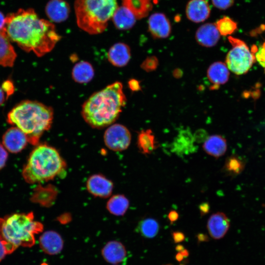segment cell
<instances>
[{
    "instance_id": "1",
    "label": "cell",
    "mask_w": 265,
    "mask_h": 265,
    "mask_svg": "<svg viewBox=\"0 0 265 265\" xmlns=\"http://www.w3.org/2000/svg\"><path fill=\"white\" fill-rule=\"evenodd\" d=\"M3 30L22 49L38 57L51 52L61 38L52 23L40 18L31 8L20 9L9 14Z\"/></svg>"
},
{
    "instance_id": "13",
    "label": "cell",
    "mask_w": 265,
    "mask_h": 265,
    "mask_svg": "<svg viewBox=\"0 0 265 265\" xmlns=\"http://www.w3.org/2000/svg\"><path fill=\"white\" fill-rule=\"evenodd\" d=\"M230 220L223 212H217L212 214L207 222V229L211 237L214 239L222 238L230 227Z\"/></svg>"
},
{
    "instance_id": "7",
    "label": "cell",
    "mask_w": 265,
    "mask_h": 265,
    "mask_svg": "<svg viewBox=\"0 0 265 265\" xmlns=\"http://www.w3.org/2000/svg\"><path fill=\"white\" fill-rule=\"evenodd\" d=\"M112 20L120 30L131 28L137 20L147 17L152 10V0H120Z\"/></svg>"
},
{
    "instance_id": "8",
    "label": "cell",
    "mask_w": 265,
    "mask_h": 265,
    "mask_svg": "<svg viewBox=\"0 0 265 265\" xmlns=\"http://www.w3.org/2000/svg\"><path fill=\"white\" fill-rule=\"evenodd\" d=\"M228 40L233 47L226 57L227 67L238 75L246 73L255 62V55L242 40L231 36Z\"/></svg>"
},
{
    "instance_id": "35",
    "label": "cell",
    "mask_w": 265,
    "mask_h": 265,
    "mask_svg": "<svg viewBox=\"0 0 265 265\" xmlns=\"http://www.w3.org/2000/svg\"><path fill=\"white\" fill-rule=\"evenodd\" d=\"M179 217L178 212L175 210L170 211L167 215L168 220L171 224L176 221Z\"/></svg>"
},
{
    "instance_id": "4",
    "label": "cell",
    "mask_w": 265,
    "mask_h": 265,
    "mask_svg": "<svg viewBox=\"0 0 265 265\" xmlns=\"http://www.w3.org/2000/svg\"><path fill=\"white\" fill-rule=\"evenodd\" d=\"M43 224L34 220L33 212L15 213L0 218V240L7 254L19 246L30 247L35 243L34 235L43 231Z\"/></svg>"
},
{
    "instance_id": "22",
    "label": "cell",
    "mask_w": 265,
    "mask_h": 265,
    "mask_svg": "<svg viewBox=\"0 0 265 265\" xmlns=\"http://www.w3.org/2000/svg\"><path fill=\"white\" fill-rule=\"evenodd\" d=\"M16 53L4 31H0V65L4 67L13 66Z\"/></svg>"
},
{
    "instance_id": "9",
    "label": "cell",
    "mask_w": 265,
    "mask_h": 265,
    "mask_svg": "<svg viewBox=\"0 0 265 265\" xmlns=\"http://www.w3.org/2000/svg\"><path fill=\"white\" fill-rule=\"evenodd\" d=\"M131 134L128 129L119 124L111 125L105 131L104 140L106 146L113 151L127 149L131 142Z\"/></svg>"
},
{
    "instance_id": "42",
    "label": "cell",
    "mask_w": 265,
    "mask_h": 265,
    "mask_svg": "<svg viewBox=\"0 0 265 265\" xmlns=\"http://www.w3.org/2000/svg\"><path fill=\"white\" fill-rule=\"evenodd\" d=\"M262 49L265 53V42L263 43V46L262 47Z\"/></svg>"
},
{
    "instance_id": "31",
    "label": "cell",
    "mask_w": 265,
    "mask_h": 265,
    "mask_svg": "<svg viewBox=\"0 0 265 265\" xmlns=\"http://www.w3.org/2000/svg\"><path fill=\"white\" fill-rule=\"evenodd\" d=\"M8 157V154L5 148L0 144V170L5 165Z\"/></svg>"
},
{
    "instance_id": "5",
    "label": "cell",
    "mask_w": 265,
    "mask_h": 265,
    "mask_svg": "<svg viewBox=\"0 0 265 265\" xmlns=\"http://www.w3.org/2000/svg\"><path fill=\"white\" fill-rule=\"evenodd\" d=\"M65 163L58 152L46 144L37 145L31 152L22 174L28 183L47 182L58 175Z\"/></svg>"
},
{
    "instance_id": "30",
    "label": "cell",
    "mask_w": 265,
    "mask_h": 265,
    "mask_svg": "<svg viewBox=\"0 0 265 265\" xmlns=\"http://www.w3.org/2000/svg\"><path fill=\"white\" fill-rule=\"evenodd\" d=\"M212 2L217 8L225 10L233 4L234 0H212Z\"/></svg>"
},
{
    "instance_id": "23",
    "label": "cell",
    "mask_w": 265,
    "mask_h": 265,
    "mask_svg": "<svg viewBox=\"0 0 265 265\" xmlns=\"http://www.w3.org/2000/svg\"><path fill=\"white\" fill-rule=\"evenodd\" d=\"M94 76V70L88 62L81 61L75 65L72 71L74 80L80 83L90 81Z\"/></svg>"
},
{
    "instance_id": "32",
    "label": "cell",
    "mask_w": 265,
    "mask_h": 265,
    "mask_svg": "<svg viewBox=\"0 0 265 265\" xmlns=\"http://www.w3.org/2000/svg\"><path fill=\"white\" fill-rule=\"evenodd\" d=\"M172 235L174 241L175 243L181 242L184 240L185 238V235L183 233L180 231L173 232L172 234Z\"/></svg>"
},
{
    "instance_id": "10",
    "label": "cell",
    "mask_w": 265,
    "mask_h": 265,
    "mask_svg": "<svg viewBox=\"0 0 265 265\" xmlns=\"http://www.w3.org/2000/svg\"><path fill=\"white\" fill-rule=\"evenodd\" d=\"M87 191L92 195L101 198H107L112 192L113 184L102 174H96L90 176L86 182Z\"/></svg>"
},
{
    "instance_id": "37",
    "label": "cell",
    "mask_w": 265,
    "mask_h": 265,
    "mask_svg": "<svg viewBox=\"0 0 265 265\" xmlns=\"http://www.w3.org/2000/svg\"><path fill=\"white\" fill-rule=\"evenodd\" d=\"M7 254L5 247L1 240H0V262Z\"/></svg>"
},
{
    "instance_id": "33",
    "label": "cell",
    "mask_w": 265,
    "mask_h": 265,
    "mask_svg": "<svg viewBox=\"0 0 265 265\" xmlns=\"http://www.w3.org/2000/svg\"><path fill=\"white\" fill-rule=\"evenodd\" d=\"M210 209V205L208 202H203L199 206V210L201 216L207 214L209 212Z\"/></svg>"
},
{
    "instance_id": "14",
    "label": "cell",
    "mask_w": 265,
    "mask_h": 265,
    "mask_svg": "<svg viewBox=\"0 0 265 265\" xmlns=\"http://www.w3.org/2000/svg\"><path fill=\"white\" fill-rule=\"evenodd\" d=\"M210 13V7L206 0H190L186 6V17L194 23L205 21L209 17Z\"/></svg>"
},
{
    "instance_id": "15",
    "label": "cell",
    "mask_w": 265,
    "mask_h": 265,
    "mask_svg": "<svg viewBox=\"0 0 265 265\" xmlns=\"http://www.w3.org/2000/svg\"><path fill=\"white\" fill-rule=\"evenodd\" d=\"M63 240L56 232L48 231L39 238V245L42 251L50 255H56L63 248Z\"/></svg>"
},
{
    "instance_id": "12",
    "label": "cell",
    "mask_w": 265,
    "mask_h": 265,
    "mask_svg": "<svg viewBox=\"0 0 265 265\" xmlns=\"http://www.w3.org/2000/svg\"><path fill=\"white\" fill-rule=\"evenodd\" d=\"M27 142L26 135L17 127L8 129L2 137V143L5 148L12 153L21 151Z\"/></svg>"
},
{
    "instance_id": "18",
    "label": "cell",
    "mask_w": 265,
    "mask_h": 265,
    "mask_svg": "<svg viewBox=\"0 0 265 265\" xmlns=\"http://www.w3.org/2000/svg\"><path fill=\"white\" fill-rule=\"evenodd\" d=\"M131 50L128 45L117 43L112 46L107 53L109 62L113 66L122 67L126 66L131 58Z\"/></svg>"
},
{
    "instance_id": "19",
    "label": "cell",
    "mask_w": 265,
    "mask_h": 265,
    "mask_svg": "<svg viewBox=\"0 0 265 265\" xmlns=\"http://www.w3.org/2000/svg\"><path fill=\"white\" fill-rule=\"evenodd\" d=\"M102 255L108 263L117 264L126 258L127 252L125 246L116 240L108 241L102 249Z\"/></svg>"
},
{
    "instance_id": "6",
    "label": "cell",
    "mask_w": 265,
    "mask_h": 265,
    "mask_svg": "<svg viewBox=\"0 0 265 265\" xmlns=\"http://www.w3.org/2000/svg\"><path fill=\"white\" fill-rule=\"evenodd\" d=\"M117 6V0H75L77 25L90 34L101 33L106 28Z\"/></svg>"
},
{
    "instance_id": "40",
    "label": "cell",
    "mask_w": 265,
    "mask_h": 265,
    "mask_svg": "<svg viewBox=\"0 0 265 265\" xmlns=\"http://www.w3.org/2000/svg\"><path fill=\"white\" fill-rule=\"evenodd\" d=\"M183 256L181 253H178L176 256V259L179 261H181L183 259Z\"/></svg>"
},
{
    "instance_id": "27",
    "label": "cell",
    "mask_w": 265,
    "mask_h": 265,
    "mask_svg": "<svg viewBox=\"0 0 265 265\" xmlns=\"http://www.w3.org/2000/svg\"><path fill=\"white\" fill-rule=\"evenodd\" d=\"M159 229L158 222L152 218H147L141 221L138 226V231L141 236L148 238H154Z\"/></svg>"
},
{
    "instance_id": "41",
    "label": "cell",
    "mask_w": 265,
    "mask_h": 265,
    "mask_svg": "<svg viewBox=\"0 0 265 265\" xmlns=\"http://www.w3.org/2000/svg\"><path fill=\"white\" fill-rule=\"evenodd\" d=\"M176 247V249L179 251H181L182 250H183V247L181 245H178Z\"/></svg>"
},
{
    "instance_id": "38",
    "label": "cell",
    "mask_w": 265,
    "mask_h": 265,
    "mask_svg": "<svg viewBox=\"0 0 265 265\" xmlns=\"http://www.w3.org/2000/svg\"><path fill=\"white\" fill-rule=\"evenodd\" d=\"M5 18L3 14L0 12V31H4Z\"/></svg>"
},
{
    "instance_id": "39",
    "label": "cell",
    "mask_w": 265,
    "mask_h": 265,
    "mask_svg": "<svg viewBox=\"0 0 265 265\" xmlns=\"http://www.w3.org/2000/svg\"><path fill=\"white\" fill-rule=\"evenodd\" d=\"M5 92L2 88L0 87V106H1L5 101Z\"/></svg>"
},
{
    "instance_id": "29",
    "label": "cell",
    "mask_w": 265,
    "mask_h": 265,
    "mask_svg": "<svg viewBox=\"0 0 265 265\" xmlns=\"http://www.w3.org/2000/svg\"><path fill=\"white\" fill-rule=\"evenodd\" d=\"M158 65V59L155 56H151L147 57L144 60L141 67L146 72H152L156 70Z\"/></svg>"
},
{
    "instance_id": "11",
    "label": "cell",
    "mask_w": 265,
    "mask_h": 265,
    "mask_svg": "<svg viewBox=\"0 0 265 265\" xmlns=\"http://www.w3.org/2000/svg\"><path fill=\"white\" fill-rule=\"evenodd\" d=\"M148 29L155 38L163 39L170 34L171 26L165 14L157 12L150 16L148 19Z\"/></svg>"
},
{
    "instance_id": "34",
    "label": "cell",
    "mask_w": 265,
    "mask_h": 265,
    "mask_svg": "<svg viewBox=\"0 0 265 265\" xmlns=\"http://www.w3.org/2000/svg\"><path fill=\"white\" fill-rule=\"evenodd\" d=\"M13 88L12 83L9 81L4 82L2 84V89L7 95L12 93L14 91Z\"/></svg>"
},
{
    "instance_id": "26",
    "label": "cell",
    "mask_w": 265,
    "mask_h": 265,
    "mask_svg": "<svg viewBox=\"0 0 265 265\" xmlns=\"http://www.w3.org/2000/svg\"><path fill=\"white\" fill-rule=\"evenodd\" d=\"M245 162L242 158L233 155L227 157L222 168V172L229 177H236L243 171Z\"/></svg>"
},
{
    "instance_id": "20",
    "label": "cell",
    "mask_w": 265,
    "mask_h": 265,
    "mask_svg": "<svg viewBox=\"0 0 265 265\" xmlns=\"http://www.w3.org/2000/svg\"><path fill=\"white\" fill-rule=\"evenodd\" d=\"M207 75L208 80L215 86L224 84L229 78V70L226 64L217 61L212 63L208 68Z\"/></svg>"
},
{
    "instance_id": "3",
    "label": "cell",
    "mask_w": 265,
    "mask_h": 265,
    "mask_svg": "<svg viewBox=\"0 0 265 265\" xmlns=\"http://www.w3.org/2000/svg\"><path fill=\"white\" fill-rule=\"evenodd\" d=\"M53 118L51 106L29 100L21 102L7 115V122L23 131L28 142L33 145H37L43 133L50 129Z\"/></svg>"
},
{
    "instance_id": "17",
    "label": "cell",
    "mask_w": 265,
    "mask_h": 265,
    "mask_svg": "<svg viewBox=\"0 0 265 265\" xmlns=\"http://www.w3.org/2000/svg\"><path fill=\"white\" fill-rule=\"evenodd\" d=\"M45 11L51 21L60 23L68 18L70 7L64 0H50L46 5Z\"/></svg>"
},
{
    "instance_id": "24",
    "label": "cell",
    "mask_w": 265,
    "mask_h": 265,
    "mask_svg": "<svg viewBox=\"0 0 265 265\" xmlns=\"http://www.w3.org/2000/svg\"><path fill=\"white\" fill-rule=\"evenodd\" d=\"M129 205V201L126 197L122 194H116L109 199L106 208L111 214L122 216L127 211Z\"/></svg>"
},
{
    "instance_id": "2",
    "label": "cell",
    "mask_w": 265,
    "mask_h": 265,
    "mask_svg": "<svg viewBox=\"0 0 265 265\" xmlns=\"http://www.w3.org/2000/svg\"><path fill=\"white\" fill-rule=\"evenodd\" d=\"M123 86L119 81L92 94L83 104L81 115L90 126L102 129L112 125L126 104Z\"/></svg>"
},
{
    "instance_id": "25",
    "label": "cell",
    "mask_w": 265,
    "mask_h": 265,
    "mask_svg": "<svg viewBox=\"0 0 265 265\" xmlns=\"http://www.w3.org/2000/svg\"><path fill=\"white\" fill-rule=\"evenodd\" d=\"M137 146L141 153L144 155L150 154L157 148L155 137L151 130L142 131L138 134Z\"/></svg>"
},
{
    "instance_id": "28",
    "label": "cell",
    "mask_w": 265,
    "mask_h": 265,
    "mask_svg": "<svg viewBox=\"0 0 265 265\" xmlns=\"http://www.w3.org/2000/svg\"><path fill=\"white\" fill-rule=\"evenodd\" d=\"M215 25L220 35L223 36L230 35L237 29V23L227 16L218 20Z\"/></svg>"
},
{
    "instance_id": "36",
    "label": "cell",
    "mask_w": 265,
    "mask_h": 265,
    "mask_svg": "<svg viewBox=\"0 0 265 265\" xmlns=\"http://www.w3.org/2000/svg\"><path fill=\"white\" fill-rule=\"evenodd\" d=\"M130 86L133 91H137L140 89L138 81L135 80H132L129 82Z\"/></svg>"
},
{
    "instance_id": "16",
    "label": "cell",
    "mask_w": 265,
    "mask_h": 265,
    "mask_svg": "<svg viewBox=\"0 0 265 265\" xmlns=\"http://www.w3.org/2000/svg\"><path fill=\"white\" fill-rule=\"evenodd\" d=\"M220 34L215 24L206 23L197 30L195 38L201 46L210 48L214 46L218 42Z\"/></svg>"
},
{
    "instance_id": "21",
    "label": "cell",
    "mask_w": 265,
    "mask_h": 265,
    "mask_svg": "<svg viewBox=\"0 0 265 265\" xmlns=\"http://www.w3.org/2000/svg\"><path fill=\"white\" fill-rule=\"evenodd\" d=\"M203 148L207 154L218 158L224 155L227 151L226 140L218 134L211 135L205 140Z\"/></svg>"
}]
</instances>
